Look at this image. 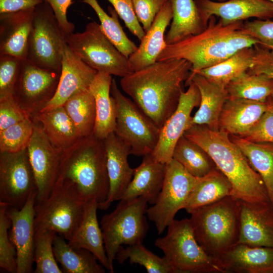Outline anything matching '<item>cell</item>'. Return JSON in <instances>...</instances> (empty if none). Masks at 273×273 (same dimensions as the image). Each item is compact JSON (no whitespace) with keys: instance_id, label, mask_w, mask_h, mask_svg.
Wrapping results in <instances>:
<instances>
[{"instance_id":"1","label":"cell","mask_w":273,"mask_h":273,"mask_svg":"<svg viewBox=\"0 0 273 273\" xmlns=\"http://www.w3.org/2000/svg\"><path fill=\"white\" fill-rule=\"evenodd\" d=\"M191 69L184 59L157 61L122 77L121 87L161 128L176 108Z\"/></svg>"},{"instance_id":"2","label":"cell","mask_w":273,"mask_h":273,"mask_svg":"<svg viewBox=\"0 0 273 273\" xmlns=\"http://www.w3.org/2000/svg\"><path fill=\"white\" fill-rule=\"evenodd\" d=\"M184 135L209 155L231 184L232 196L251 203H270L261 177L227 132L204 125H194Z\"/></svg>"},{"instance_id":"3","label":"cell","mask_w":273,"mask_h":273,"mask_svg":"<svg viewBox=\"0 0 273 273\" xmlns=\"http://www.w3.org/2000/svg\"><path fill=\"white\" fill-rule=\"evenodd\" d=\"M215 17L210 18L200 33L166 45L157 61L186 60L192 65L190 74H194L222 62L241 49L259 44L243 29V21L224 25Z\"/></svg>"},{"instance_id":"4","label":"cell","mask_w":273,"mask_h":273,"mask_svg":"<svg viewBox=\"0 0 273 273\" xmlns=\"http://www.w3.org/2000/svg\"><path fill=\"white\" fill-rule=\"evenodd\" d=\"M56 183L68 187L86 202H104L109 191L104 140L93 134L63 151Z\"/></svg>"},{"instance_id":"5","label":"cell","mask_w":273,"mask_h":273,"mask_svg":"<svg viewBox=\"0 0 273 273\" xmlns=\"http://www.w3.org/2000/svg\"><path fill=\"white\" fill-rule=\"evenodd\" d=\"M189 213L198 243L209 255L219 262L220 258L239 242V200L232 196H228L195 209Z\"/></svg>"},{"instance_id":"6","label":"cell","mask_w":273,"mask_h":273,"mask_svg":"<svg viewBox=\"0 0 273 273\" xmlns=\"http://www.w3.org/2000/svg\"><path fill=\"white\" fill-rule=\"evenodd\" d=\"M167 228L166 235L156 239L155 245L176 273L224 272L219 262L198 243L189 218L174 219Z\"/></svg>"},{"instance_id":"7","label":"cell","mask_w":273,"mask_h":273,"mask_svg":"<svg viewBox=\"0 0 273 273\" xmlns=\"http://www.w3.org/2000/svg\"><path fill=\"white\" fill-rule=\"evenodd\" d=\"M119 201L100 221L105 250L113 268L119 248L123 245L142 243L149 228L145 215L148 203L145 198Z\"/></svg>"},{"instance_id":"8","label":"cell","mask_w":273,"mask_h":273,"mask_svg":"<svg viewBox=\"0 0 273 273\" xmlns=\"http://www.w3.org/2000/svg\"><path fill=\"white\" fill-rule=\"evenodd\" d=\"M65 41L85 64L98 72L123 77L134 71L128 58L115 46L95 22L88 23L82 32L65 34Z\"/></svg>"},{"instance_id":"9","label":"cell","mask_w":273,"mask_h":273,"mask_svg":"<svg viewBox=\"0 0 273 273\" xmlns=\"http://www.w3.org/2000/svg\"><path fill=\"white\" fill-rule=\"evenodd\" d=\"M110 94L116 107L115 134L130 148V154L144 156L154 150L159 136L158 127L130 99L119 90L115 79Z\"/></svg>"},{"instance_id":"10","label":"cell","mask_w":273,"mask_h":273,"mask_svg":"<svg viewBox=\"0 0 273 273\" xmlns=\"http://www.w3.org/2000/svg\"><path fill=\"white\" fill-rule=\"evenodd\" d=\"M86 203L72 190L56 183L49 197L35 205V230H52L69 240L82 220Z\"/></svg>"},{"instance_id":"11","label":"cell","mask_w":273,"mask_h":273,"mask_svg":"<svg viewBox=\"0 0 273 273\" xmlns=\"http://www.w3.org/2000/svg\"><path fill=\"white\" fill-rule=\"evenodd\" d=\"M65 35L52 8L43 1L34 9L26 59L39 67L61 72Z\"/></svg>"},{"instance_id":"12","label":"cell","mask_w":273,"mask_h":273,"mask_svg":"<svg viewBox=\"0 0 273 273\" xmlns=\"http://www.w3.org/2000/svg\"><path fill=\"white\" fill-rule=\"evenodd\" d=\"M198 178L173 159L166 164L161 191L146 213L148 219L154 223L158 234L164 232L179 210L184 209Z\"/></svg>"},{"instance_id":"13","label":"cell","mask_w":273,"mask_h":273,"mask_svg":"<svg viewBox=\"0 0 273 273\" xmlns=\"http://www.w3.org/2000/svg\"><path fill=\"white\" fill-rule=\"evenodd\" d=\"M35 191L27 148L15 153L0 152V202L20 209Z\"/></svg>"},{"instance_id":"14","label":"cell","mask_w":273,"mask_h":273,"mask_svg":"<svg viewBox=\"0 0 273 273\" xmlns=\"http://www.w3.org/2000/svg\"><path fill=\"white\" fill-rule=\"evenodd\" d=\"M61 72L39 67L22 60L13 97L30 117L41 111L54 97Z\"/></svg>"},{"instance_id":"15","label":"cell","mask_w":273,"mask_h":273,"mask_svg":"<svg viewBox=\"0 0 273 273\" xmlns=\"http://www.w3.org/2000/svg\"><path fill=\"white\" fill-rule=\"evenodd\" d=\"M27 149L37 188V205L49 197L55 186L63 151L51 144L35 123Z\"/></svg>"},{"instance_id":"16","label":"cell","mask_w":273,"mask_h":273,"mask_svg":"<svg viewBox=\"0 0 273 273\" xmlns=\"http://www.w3.org/2000/svg\"><path fill=\"white\" fill-rule=\"evenodd\" d=\"M186 92L181 93L177 106L160 128L157 144L150 154L156 161L166 164L172 159L173 151L179 139L190 127L193 109L199 106L200 93L191 82Z\"/></svg>"},{"instance_id":"17","label":"cell","mask_w":273,"mask_h":273,"mask_svg":"<svg viewBox=\"0 0 273 273\" xmlns=\"http://www.w3.org/2000/svg\"><path fill=\"white\" fill-rule=\"evenodd\" d=\"M37 191L20 209L8 207L11 221L9 236L16 250L17 273H30L34 263L35 205Z\"/></svg>"},{"instance_id":"18","label":"cell","mask_w":273,"mask_h":273,"mask_svg":"<svg viewBox=\"0 0 273 273\" xmlns=\"http://www.w3.org/2000/svg\"><path fill=\"white\" fill-rule=\"evenodd\" d=\"M204 23L216 16L224 25L243 21L250 18L269 20L273 18V4L268 0H194Z\"/></svg>"},{"instance_id":"19","label":"cell","mask_w":273,"mask_h":273,"mask_svg":"<svg viewBox=\"0 0 273 273\" xmlns=\"http://www.w3.org/2000/svg\"><path fill=\"white\" fill-rule=\"evenodd\" d=\"M98 72L85 64L65 42L62 52L61 74L56 94L40 111L62 106L74 94L89 89Z\"/></svg>"},{"instance_id":"20","label":"cell","mask_w":273,"mask_h":273,"mask_svg":"<svg viewBox=\"0 0 273 273\" xmlns=\"http://www.w3.org/2000/svg\"><path fill=\"white\" fill-rule=\"evenodd\" d=\"M104 142L109 191L106 201L98 205V209L102 210L107 209L113 202L121 199L134 171L128 161L130 154L129 147L114 132L110 133Z\"/></svg>"},{"instance_id":"21","label":"cell","mask_w":273,"mask_h":273,"mask_svg":"<svg viewBox=\"0 0 273 273\" xmlns=\"http://www.w3.org/2000/svg\"><path fill=\"white\" fill-rule=\"evenodd\" d=\"M240 236L238 243L273 247V206L270 203H251L239 200Z\"/></svg>"},{"instance_id":"22","label":"cell","mask_w":273,"mask_h":273,"mask_svg":"<svg viewBox=\"0 0 273 273\" xmlns=\"http://www.w3.org/2000/svg\"><path fill=\"white\" fill-rule=\"evenodd\" d=\"M271 97L266 102L229 98L222 108L219 129L229 134L243 138L268 109Z\"/></svg>"},{"instance_id":"23","label":"cell","mask_w":273,"mask_h":273,"mask_svg":"<svg viewBox=\"0 0 273 273\" xmlns=\"http://www.w3.org/2000/svg\"><path fill=\"white\" fill-rule=\"evenodd\" d=\"M34 9L0 14V55L27 59Z\"/></svg>"},{"instance_id":"24","label":"cell","mask_w":273,"mask_h":273,"mask_svg":"<svg viewBox=\"0 0 273 273\" xmlns=\"http://www.w3.org/2000/svg\"><path fill=\"white\" fill-rule=\"evenodd\" d=\"M171 4L165 3L128 60L134 71L155 63L166 46L165 32L172 19Z\"/></svg>"},{"instance_id":"25","label":"cell","mask_w":273,"mask_h":273,"mask_svg":"<svg viewBox=\"0 0 273 273\" xmlns=\"http://www.w3.org/2000/svg\"><path fill=\"white\" fill-rule=\"evenodd\" d=\"M219 262L224 272L273 273V247L238 243Z\"/></svg>"},{"instance_id":"26","label":"cell","mask_w":273,"mask_h":273,"mask_svg":"<svg viewBox=\"0 0 273 273\" xmlns=\"http://www.w3.org/2000/svg\"><path fill=\"white\" fill-rule=\"evenodd\" d=\"M191 82H193L198 87L201 98L199 109L192 117L190 127L204 125L210 129H219L220 114L229 98L226 89L197 73L190 74L185 82L186 85L188 86Z\"/></svg>"},{"instance_id":"27","label":"cell","mask_w":273,"mask_h":273,"mask_svg":"<svg viewBox=\"0 0 273 273\" xmlns=\"http://www.w3.org/2000/svg\"><path fill=\"white\" fill-rule=\"evenodd\" d=\"M98 202L96 200L87 202L82 220L76 231L68 241L73 247L83 248L92 253L106 269L114 272L110 264L104 246L103 235L98 220Z\"/></svg>"},{"instance_id":"28","label":"cell","mask_w":273,"mask_h":273,"mask_svg":"<svg viewBox=\"0 0 273 273\" xmlns=\"http://www.w3.org/2000/svg\"><path fill=\"white\" fill-rule=\"evenodd\" d=\"M165 165L155 161L150 154L143 156L141 163L134 168L133 177L121 199L143 197L149 204H154L163 185Z\"/></svg>"},{"instance_id":"29","label":"cell","mask_w":273,"mask_h":273,"mask_svg":"<svg viewBox=\"0 0 273 273\" xmlns=\"http://www.w3.org/2000/svg\"><path fill=\"white\" fill-rule=\"evenodd\" d=\"M30 118L40 127L51 144L62 151L81 139L63 105L37 112Z\"/></svg>"},{"instance_id":"30","label":"cell","mask_w":273,"mask_h":273,"mask_svg":"<svg viewBox=\"0 0 273 273\" xmlns=\"http://www.w3.org/2000/svg\"><path fill=\"white\" fill-rule=\"evenodd\" d=\"M112 75L98 72L89 89L93 95L96 105V123L94 134L105 140L114 131L116 125V107L110 94Z\"/></svg>"},{"instance_id":"31","label":"cell","mask_w":273,"mask_h":273,"mask_svg":"<svg viewBox=\"0 0 273 273\" xmlns=\"http://www.w3.org/2000/svg\"><path fill=\"white\" fill-rule=\"evenodd\" d=\"M172 21L165 36L167 45L175 43L191 35L200 33L207 26L204 23L194 0H169Z\"/></svg>"},{"instance_id":"32","label":"cell","mask_w":273,"mask_h":273,"mask_svg":"<svg viewBox=\"0 0 273 273\" xmlns=\"http://www.w3.org/2000/svg\"><path fill=\"white\" fill-rule=\"evenodd\" d=\"M232 193L231 184L216 167L206 175L198 178L184 209L189 213L195 209L232 196Z\"/></svg>"},{"instance_id":"33","label":"cell","mask_w":273,"mask_h":273,"mask_svg":"<svg viewBox=\"0 0 273 273\" xmlns=\"http://www.w3.org/2000/svg\"><path fill=\"white\" fill-rule=\"evenodd\" d=\"M66 239L57 234L53 243L56 260L66 273H104L105 268L90 251L73 247Z\"/></svg>"},{"instance_id":"34","label":"cell","mask_w":273,"mask_h":273,"mask_svg":"<svg viewBox=\"0 0 273 273\" xmlns=\"http://www.w3.org/2000/svg\"><path fill=\"white\" fill-rule=\"evenodd\" d=\"M232 136V141L239 147L263 179L273 206V143L255 142Z\"/></svg>"},{"instance_id":"35","label":"cell","mask_w":273,"mask_h":273,"mask_svg":"<svg viewBox=\"0 0 273 273\" xmlns=\"http://www.w3.org/2000/svg\"><path fill=\"white\" fill-rule=\"evenodd\" d=\"M254 56L253 47L245 48L222 62L201 70L196 73L225 88L231 81L247 72L251 67Z\"/></svg>"},{"instance_id":"36","label":"cell","mask_w":273,"mask_h":273,"mask_svg":"<svg viewBox=\"0 0 273 273\" xmlns=\"http://www.w3.org/2000/svg\"><path fill=\"white\" fill-rule=\"evenodd\" d=\"M63 106L81 138L94 134L96 105L94 97L89 89L74 94Z\"/></svg>"},{"instance_id":"37","label":"cell","mask_w":273,"mask_h":273,"mask_svg":"<svg viewBox=\"0 0 273 273\" xmlns=\"http://www.w3.org/2000/svg\"><path fill=\"white\" fill-rule=\"evenodd\" d=\"M225 89L229 98L266 102L273 93V78L246 72L231 81Z\"/></svg>"},{"instance_id":"38","label":"cell","mask_w":273,"mask_h":273,"mask_svg":"<svg viewBox=\"0 0 273 273\" xmlns=\"http://www.w3.org/2000/svg\"><path fill=\"white\" fill-rule=\"evenodd\" d=\"M172 159L196 177L206 175L216 167L209 155L200 146L184 135L174 147Z\"/></svg>"},{"instance_id":"39","label":"cell","mask_w":273,"mask_h":273,"mask_svg":"<svg viewBox=\"0 0 273 273\" xmlns=\"http://www.w3.org/2000/svg\"><path fill=\"white\" fill-rule=\"evenodd\" d=\"M88 5L96 12L101 24L102 30L115 45L126 57L134 53L138 47L126 35L118 19V14L114 9L108 7V15L101 7L97 0H82Z\"/></svg>"},{"instance_id":"40","label":"cell","mask_w":273,"mask_h":273,"mask_svg":"<svg viewBox=\"0 0 273 273\" xmlns=\"http://www.w3.org/2000/svg\"><path fill=\"white\" fill-rule=\"evenodd\" d=\"M119 263L128 260L130 264H138L149 273H176L165 257H160L147 249L142 243L122 246L116 257Z\"/></svg>"},{"instance_id":"41","label":"cell","mask_w":273,"mask_h":273,"mask_svg":"<svg viewBox=\"0 0 273 273\" xmlns=\"http://www.w3.org/2000/svg\"><path fill=\"white\" fill-rule=\"evenodd\" d=\"M54 231L47 229L35 230L33 260L35 273H62L56 259L54 241L57 235Z\"/></svg>"},{"instance_id":"42","label":"cell","mask_w":273,"mask_h":273,"mask_svg":"<svg viewBox=\"0 0 273 273\" xmlns=\"http://www.w3.org/2000/svg\"><path fill=\"white\" fill-rule=\"evenodd\" d=\"M34 126V122L28 117L0 131V152L15 153L26 149Z\"/></svg>"},{"instance_id":"43","label":"cell","mask_w":273,"mask_h":273,"mask_svg":"<svg viewBox=\"0 0 273 273\" xmlns=\"http://www.w3.org/2000/svg\"><path fill=\"white\" fill-rule=\"evenodd\" d=\"M9 206L0 202V267L10 273H17L16 250L9 236L11 221Z\"/></svg>"},{"instance_id":"44","label":"cell","mask_w":273,"mask_h":273,"mask_svg":"<svg viewBox=\"0 0 273 273\" xmlns=\"http://www.w3.org/2000/svg\"><path fill=\"white\" fill-rule=\"evenodd\" d=\"M22 60L14 56L0 55V100L13 96Z\"/></svg>"},{"instance_id":"45","label":"cell","mask_w":273,"mask_h":273,"mask_svg":"<svg viewBox=\"0 0 273 273\" xmlns=\"http://www.w3.org/2000/svg\"><path fill=\"white\" fill-rule=\"evenodd\" d=\"M130 32L141 40L146 32L139 22L132 0H108Z\"/></svg>"},{"instance_id":"46","label":"cell","mask_w":273,"mask_h":273,"mask_svg":"<svg viewBox=\"0 0 273 273\" xmlns=\"http://www.w3.org/2000/svg\"><path fill=\"white\" fill-rule=\"evenodd\" d=\"M30 117L13 96L0 100V131Z\"/></svg>"},{"instance_id":"47","label":"cell","mask_w":273,"mask_h":273,"mask_svg":"<svg viewBox=\"0 0 273 273\" xmlns=\"http://www.w3.org/2000/svg\"><path fill=\"white\" fill-rule=\"evenodd\" d=\"M243 29L258 40L260 46L273 50V21L256 19L243 22Z\"/></svg>"},{"instance_id":"48","label":"cell","mask_w":273,"mask_h":273,"mask_svg":"<svg viewBox=\"0 0 273 273\" xmlns=\"http://www.w3.org/2000/svg\"><path fill=\"white\" fill-rule=\"evenodd\" d=\"M168 0H132L135 13L146 32Z\"/></svg>"},{"instance_id":"49","label":"cell","mask_w":273,"mask_h":273,"mask_svg":"<svg viewBox=\"0 0 273 273\" xmlns=\"http://www.w3.org/2000/svg\"><path fill=\"white\" fill-rule=\"evenodd\" d=\"M243 138L255 142L273 143L272 100L270 106L259 120Z\"/></svg>"},{"instance_id":"50","label":"cell","mask_w":273,"mask_h":273,"mask_svg":"<svg viewBox=\"0 0 273 273\" xmlns=\"http://www.w3.org/2000/svg\"><path fill=\"white\" fill-rule=\"evenodd\" d=\"M254 56L251 67L247 71L253 74H263L273 78V50L260 44L254 47Z\"/></svg>"},{"instance_id":"51","label":"cell","mask_w":273,"mask_h":273,"mask_svg":"<svg viewBox=\"0 0 273 273\" xmlns=\"http://www.w3.org/2000/svg\"><path fill=\"white\" fill-rule=\"evenodd\" d=\"M48 3L52 8L57 20L65 34L73 32L74 25L68 21L67 12L72 4V0H42Z\"/></svg>"},{"instance_id":"52","label":"cell","mask_w":273,"mask_h":273,"mask_svg":"<svg viewBox=\"0 0 273 273\" xmlns=\"http://www.w3.org/2000/svg\"><path fill=\"white\" fill-rule=\"evenodd\" d=\"M42 2V0H0V14L34 8Z\"/></svg>"},{"instance_id":"53","label":"cell","mask_w":273,"mask_h":273,"mask_svg":"<svg viewBox=\"0 0 273 273\" xmlns=\"http://www.w3.org/2000/svg\"><path fill=\"white\" fill-rule=\"evenodd\" d=\"M226 0H218V2H225L226 1Z\"/></svg>"},{"instance_id":"54","label":"cell","mask_w":273,"mask_h":273,"mask_svg":"<svg viewBox=\"0 0 273 273\" xmlns=\"http://www.w3.org/2000/svg\"><path fill=\"white\" fill-rule=\"evenodd\" d=\"M271 98L272 99V101H273V93L271 96Z\"/></svg>"},{"instance_id":"55","label":"cell","mask_w":273,"mask_h":273,"mask_svg":"<svg viewBox=\"0 0 273 273\" xmlns=\"http://www.w3.org/2000/svg\"><path fill=\"white\" fill-rule=\"evenodd\" d=\"M273 4V0H268Z\"/></svg>"}]
</instances>
